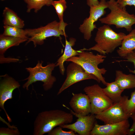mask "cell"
<instances>
[{"instance_id":"1","label":"cell","mask_w":135,"mask_h":135,"mask_svg":"<svg viewBox=\"0 0 135 135\" xmlns=\"http://www.w3.org/2000/svg\"><path fill=\"white\" fill-rule=\"evenodd\" d=\"M73 115L59 109L43 111L39 113L34 122V135H42L48 133L57 126L71 123Z\"/></svg>"},{"instance_id":"2","label":"cell","mask_w":135,"mask_h":135,"mask_svg":"<svg viewBox=\"0 0 135 135\" xmlns=\"http://www.w3.org/2000/svg\"><path fill=\"white\" fill-rule=\"evenodd\" d=\"M126 35L123 32L117 33L109 25H104L98 28L94 38L96 44L88 49L84 50L96 51L104 55L111 53L121 45Z\"/></svg>"},{"instance_id":"3","label":"cell","mask_w":135,"mask_h":135,"mask_svg":"<svg viewBox=\"0 0 135 135\" xmlns=\"http://www.w3.org/2000/svg\"><path fill=\"white\" fill-rule=\"evenodd\" d=\"M106 56L98 54H95L92 52H85L83 50H80L77 56L72 57L66 62L76 63L80 66L86 72L95 76L99 81L106 86L108 82L102 76L106 72L104 68H99L98 65L104 62Z\"/></svg>"},{"instance_id":"4","label":"cell","mask_w":135,"mask_h":135,"mask_svg":"<svg viewBox=\"0 0 135 135\" xmlns=\"http://www.w3.org/2000/svg\"><path fill=\"white\" fill-rule=\"evenodd\" d=\"M108 8L110 12L104 18L99 19L102 24L109 25H114L118 28H124L127 31L132 30V26L135 24V16L130 14L122 8L115 0L107 1Z\"/></svg>"},{"instance_id":"5","label":"cell","mask_w":135,"mask_h":135,"mask_svg":"<svg viewBox=\"0 0 135 135\" xmlns=\"http://www.w3.org/2000/svg\"><path fill=\"white\" fill-rule=\"evenodd\" d=\"M42 61L40 62L39 61L35 67L26 68L29 75L24 80H27L23 85V88L28 90L30 84L38 81L43 82V86L45 91L49 90L52 87L56 80V78L52 75V72L56 66V64L50 63L43 66L42 65Z\"/></svg>"},{"instance_id":"6","label":"cell","mask_w":135,"mask_h":135,"mask_svg":"<svg viewBox=\"0 0 135 135\" xmlns=\"http://www.w3.org/2000/svg\"><path fill=\"white\" fill-rule=\"evenodd\" d=\"M27 36L29 37L26 44L32 42L34 47L37 45H42L47 38L54 36L60 38V36L65 37L67 35L65 32L60 28V23L55 20L48 24L44 26L34 28L25 29Z\"/></svg>"},{"instance_id":"7","label":"cell","mask_w":135,"mask_h":135,"mask_svg":"<svg viewBox=\"0 0 135 135\" xmlns=\"http://www.w3.org/2000/svg\"><path fill=\"white\" fill-rule=\"evenodd\" d=\"M84 91L88 97L91 106V114L96 115L112 106L113 102L105 94L99 85L86 86Z\"/></svg>"},{"instance_id":"8","label":"cell","mask_w":135,"mask_h":135,"mask_svg":"<svg viewBox=\"0 0 135 135\" xmlns=\"http://www.w3.org/2000/svg\"><path fill=\"white\" fill-rule=\"evenodd\" d=\"M90 8L89 16L84 20L79 27L84 38L87 40L91 38L92 32L97 28L95 22L106 13L105 9L108 8L107 2L106 0H100L98 4Z\"/></svg>"},{"instance_id":"9","label":"cell","mask_w":135,"mask_h":135,"mask_svg":"<svg viewBox=\"0 0 135 135\" xmlns=\"http://www.w3.org/2000/svg\"><path fill=\"white\" fill-rule=\"evenodd\" d=\"M66 74V78L59 89L57 95L60 94L72 85L83 80L92 79L100 82L95 76L87 72L80 65L74 62H71L68 66Z\"/></svg>"},{"instance_id":"10","label":"cell","mask_w":135,"mask_h":135,"mask_svg":"<svg viewBox=\"0 0 135 135\" xmlns=\"http://www.w3.org/2000/svg\"><path fill=\"white\" fill-rule=\"evenodd\" d=\"M126 96H122L119 102L114 103L110 108L95 115L96 119L103 122L105 124L118 123L128 120L130 116L126 113L124 107Z\"/></svg>"},{"instance_id":"11","label":"cell","mask_w":135,"mask_h":135,"mask_svg":"<svg viewBox=\"0 0 135 135\" xmlns=\"http://www.w3.org/2000/svg\"><path fill=\"white\" fill-rule=\"evenodd\" d=\"M63 105L69 110L70 112L78 118L74 123L66 124L60 126L62 128L72 130L80 135H90V132L96 122L95 115L91 114L90 115L82 116L75 113L64 105Z\"/></svg>"},{"instance_id":"12","label":"cell","mask_w":135,"mask_h":135,"mask_svg":"<svg viewBox=\"0 0 135 135\" xmlns=\"http://www.w3.org/2000/svg\"><path fill=\"white\" fill-rule=\"evenodd\" d=\"M130 128L128 119L118 123L104 125L96 122L90 135H126Z\"/></svg>"},{"instance_id":"13","label":"cell","mask_w":135,"mask_h":135,"mask_svg":"<svg viewBox=\"0 0 135 135\" xmlns=\"http://www.w3.org/2000/svg\"><path fill=\"white\" fill-rule=\"evenodd\" d=\"M4 78L0 83V107L4 111L10 122L12 120L4 108V104L6 101L12 98L13 91L18 88L20 85L18 82L11 77L6 75Z\"/></svg>"},{"instance_id":"14","label":"cell","mask_w":135,"mask_h":135,"mask_svg":"<svg viewBox=\"0 0 135 135\" xmlns=\"http://www.w3.org/2000/svg\"><path fill=\"white\" fill-rule=\"evenodd\" d=\"M72 94L69 104L72 110L82 116H86L91 113L90 103L88 96L82 93H72Z\"/></svg>"},{"instance_id":"15","label":"cell","mask_w":135,"mask_h":135,"mask_svg":"<svg viewBox=\"0 0 135 135\" xmlns=\"http://www.w3.org/2000/svg\"><path fill=\"white\" fill-rule=\"evenodd\" d=\"M76 41V39L73 38H70L68 41L66 39L64 53L58 59L56 64V66H58L60 73L62 75H64L65 70L64 62L72 57L78 56L80 51V50H76L72 48L75 45Z\"/></svg>"},{"instance_id":"16","label":"cell","mask_w":135,"mask_h":135,"mask_svg":"<svg viewBox=\"0 0 135 135\" xmlns=\"http://www.w3.org/2000/svg\"><path fill=\"white\" fill-rule=\"evenodd\" d=\"M120 46L117 50V52L119 56L122 58L135 50V29L126 35Z\"/></svg>"},{"instance_id":"17","label":"cell","mask_w":135,"mask_h":135,"mask_svg":"<svg viewBox=\"0 0 135 135\" xmlns=\"http://www.w3.org/2000/svg\"><path fill=\"white\" fill-rule=\"evenodd\" d=\"M4 25L23 28L25 25L24 21L20 18L13 10L5 7L2 13Z\"/></svg>"},{"instance_id":"18","label":"cell","mask_w":135,"mask_h":135,"mask_svg":"<svg viewBox=\"0 0 135 135\" xmlns=\"http://www.w3.org/2000/svg\"><path fill=\"white\" fill-rule=\"evenodd\" d=\"M115 81L120 88L124 90L135 88V75L126 74L120 70L116 71Z\"/></svg>"},{"instance_id":"19","label":"cell","mask_w":135,"mask_h":135,"mask_svg":"<svg viewBox=\"0 0 135 135\" xmlns=\"http://www.w3.org/2000/svg\"><path fill=\"white\" fill-rule=\"evenodd\" d=\"M28 40L1 34L0 35V55H3L6 51L10 48L18 46L20 44Z\"/></svg>"},{"instance_id":"20","label":"cell","mask_w":135,"mask_h":135,"mask_svg":"<svg viewBox=\"0 0 135 135\" xmlns=\"http://www.w3.org/2000/svg\"><path fill=\"white\" fill-rule=\"evenodd\" d=\"M106 87L103 88L105 94L113 102L116 103L121 100V96L124 90L121 89L114 81L110 83L108 82Z\"/></svg>"},{"instance_id":"21","label":"cell","mask_w":135,"mask_h":135,"mask_svg":"<svg viewBox=\"0 0 135 135\" xmlns=\"http://www.w3.org/2000/svg\"><path fill=\"white\" fill-rule=\"evenodd\" d=\"M66 0H59L53 1L51 4L54 8L59 20L60 29L65 32V29L68 24L64 20V13L67 6Z\"/></svg>"},{"instance_id":"22","label":"cell","mask_w":135,"mask_h":135,"mask_svg":"<svg viewBox=\"0 0 135 135\" xmlns=\"http://www.w3.org/2000/svg\"><path fill=\"white\" fill-rule=\"evenodd\" d=\"M26 4V11L30 12L32 10L36 13L44 6L51 5L52 2L54 0H23Z\"/></svg>"},{"instance_id":"23","label":"cell","mask_w":135,"mask_h":135,"mask_svg":"<svg viewBox=\"0 0 135 135\" xmlns=\"http://www.w3.org/2000/svg\"><path fill=\"white\" fill-rule=\"evenodd\" d=\"M4 31L3 34L28 40L25 30L14 26L6 25L4 26Z\"/></svg>"},{"instance_id":"24","label":"cell","mask_w":135,"mask_h":135,"mask_svg":"<svg viewBox=\"0 0 135 135\" xmlns=\"http://www.w3.org/2000/svg\"><path fill=\"white\" fill-rule=\"evenodd\" d=\"M124 107L126 113L130 117L135 112V90L132 92L130 98L126 96L124 103Z\"/></svg>"},{"instance_id":"25","label":"cell","mask_w":135,"mask_h":135,"mask_svg":"<svg viewBox=\"0 0 135 135\" xmlns=\"http://www.w3.org/2000/svg\"><path fill=\"white\" fill-rule=\"evenodd\" d=\"M60 126L54 128L48 133V135H78L73 131H64Z\"/></svg>"},{"instance_id":"26","label":"cell","mask_w":135,"mask_h":135,"mask_svg":"<svg viewBox=\"0 0 135 135\" xmlns=\"http://www.w3.org/2000/svg\"><path fill=\"white\" fill-rule=\"evenodd\" d=\"M20 132L17 128L2 127L0 128V135H19Z\"/></svg>"},{"instance_id":"27","label":"cell","mask_w":135,"mask_h":135,"mask_svg":"<svg viewBox=\"0 0 135 135\" xmlns=\"http://www.w3.org/2000/svg\"><path fill=\"white\" fill-rule=\"evenodd\" d=\"M125 60H118L117 62L126 61L132 63L134 64V70H129L130 72L134 74H135V50L127 54L125 57L123 58Z\"/></svg>"},{"instance_id":"28","label":"cell","mask_w":135,"mask_h":135,"mask_svg":"<svg viewBox=\"0 0 135 135\" xmlns=\"http://www.w3.org/2000/svg\"><path fill=\"white\" fill-rule=\"evenodd\" d=\"M117 2L122 8L126 7L127 6H133L135 8V0H117Z\"/></svg>"},{"instance_id":"29","label":"cell","mask_w":135,"mask_h":135,"mask_svg":"<svg viewBox=\"0 0 135 135\" xmlns=\"http://www.w3.org/2000/svg\"><path fill=\"white\" fill-rule=\"evenodd\" d=\"M130 117L133 120V123L128 130V135H132L135 133V112L132 114Z\"/></svg>"},{"instance_id":"30","label":"cell","mask_w":135,"mask_h":135,"mask_svg":"<svg viewBox=\"0 0 135 135\" xmlns=\"http://www.w3.org/2000/svg\"><path fill=\"white\" fill-rule=\"evenodd\" d=\"M99 2L98 0H87V4L90 7L98 5Z\"/></svg>"},{"instance_id":"31","label":"cell","mask_w":135,"mask_h":135,"mask_svg":"<svg viewBox=\"0 0 135 135\" xmlns=\"http://www.w3.org/2000/svg\"></svg>"}]
</instances>
